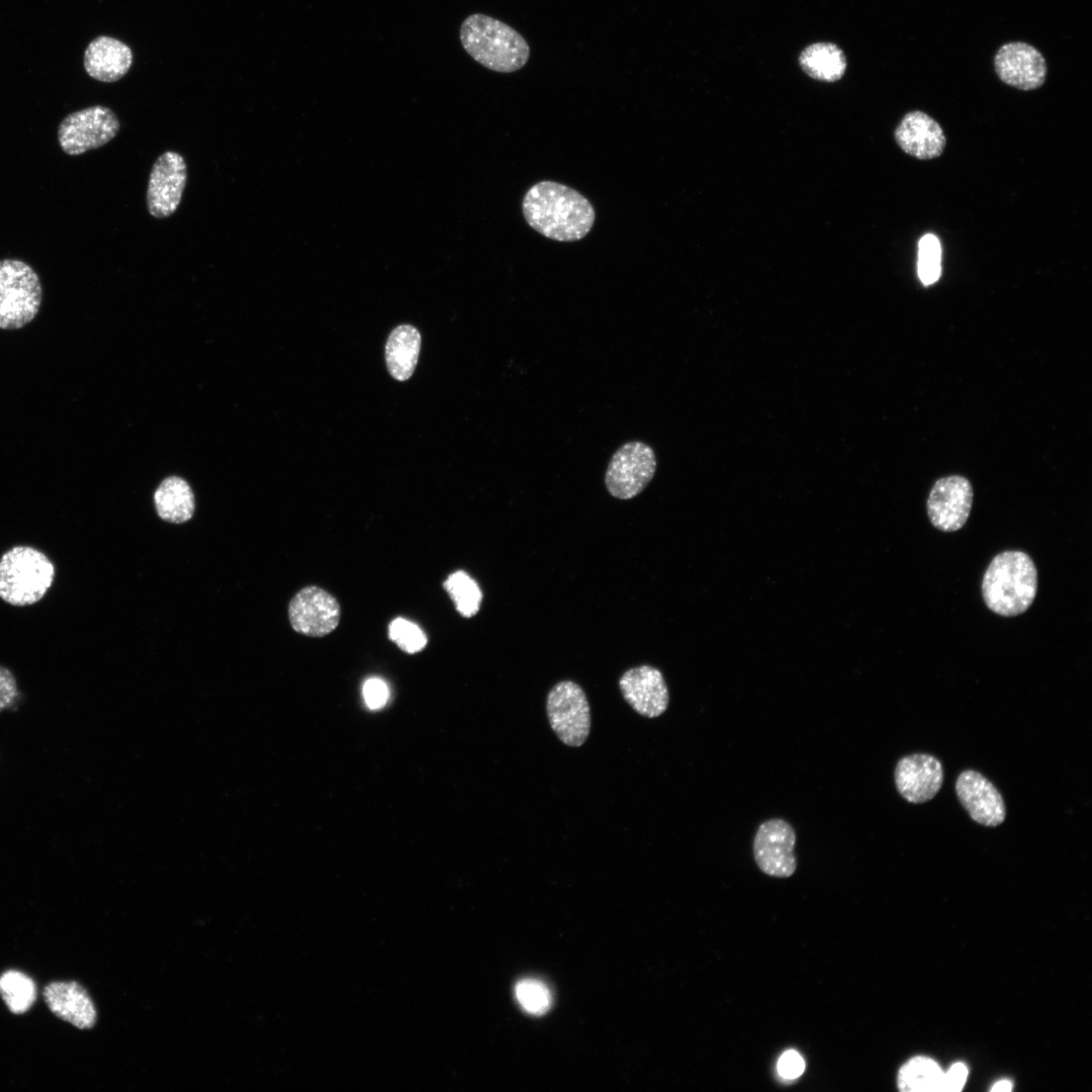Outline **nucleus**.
<instances>
[{
    "mask_svg": "<svg viewBox=\"0 0 1092 1092\" xmlns=\"http://www.w3.org/2000/svg\"><path fill=\"white\" fill-rule=\"evenodd\" d=\"M522 211L534 231L558 242L583 239L596 218L593 205L582 194L548 180L529 188L523 198Z\"/></svg>",
    "mask_w": 1092,
    "mask_h": 1092,
    "instance_id": "nucleus-1",
    "label": "nucleus"
},
{
    "mask_svg": "<svg viewBox=\"0 0 1092 1092\" xmlns=\"http://www.w3.org/2000/svg\"><path fill=\"white\" fill-rule=\"evenodd\" d=\"M982 597L989 610L1014 617L1028 610L1037 590V571L1030 556L1019 550L997 554L982 580Z\"/></svg>",
    "mask_w": 1092,
    "mask_h": 1092,
    "instance_id": "nucleus-2",
    "label": "nucleus"
},
{
    "mask_svg": "<svg viewBox=\"0 0 1092 1092\" xmlns=\"http://www.w3.org/2000/svg\"><path fill=\"white\" fill-rule=\"evenodd\" d=\"M466 53L483 67L498 73L523 68L530 57L526 39L507 23L481 13L467 16L460 27Z\"/></svg>",
    "mask_w": 1092,
    "mask_h": 1092,
    "instance_id": "nucleus-3",
    "label": "nucleus"
},
{
    "mask_svg": "<svg viewBox=\"0 0 1092 1092\" xmlns=\"http://www.w3.org/2000/svg\"><path fill=\"white\" fill-rule=\"evenodd\" d=\"M55 578V566L40 550L14 546L0 558V599L24 607L39 602Z\"/></svg>",
    "mask_w": 1092,
    "mask_h": 1092,
    "instance_id": "nucleus-4",
    "label": "nucleus"
},
{
    "mask_svg": "<svg viewBox=\"0 0 1092 1092\" xmlns=\"http://www.w3.org/2000/svg\"><path fill=\"white\" fill-rule=\"evenodd\" d=\"M42 289L36 272L17 259L0 260V329L17 330L39 310Z\"/></svg>",
    "mask_w": 1092,
    "mask_h": 1092,
    "instance_id": "nucleus-5",
    "label": "nucleus"
},
{
    "mask_svg": "<svg viewBox=\"0 0 1092 1092\" xmlns=\"http://www.w3.org/2000/svg\"><path fill=\"white\" fill-rule=\"evenodd\" d=\"M546 712L560 741L572 747L585 742L590 731V710L579 685L572 680L557 682L548 693Z\"/></svg>",
    "mask_w": 1092,
    "mask_h": 1092,
    "instance_id": "nucleus-6",
    "label": "nucleus"
},
{
    "mask_svg": "<svg viewBox=\"0 0 1092 1092\" xmlns=\"http://www.w3.org/2000/svg\"><path fill=\"white\" fill-rule=\"evenodd\" d=\"M119 129L120 122L113 110L93 105L72 112L61 121L58 142L66 154L78 156L106 145Z\"/></svg>",
    "mask_w": 1092,
    "mask_h": 1092,
    "instance_id": "nucleus-7",
    "label": "nucleus"
},
{
    "mask_svg": "<svg viewBox=\"0 0 1092 1092\" xmlns=\"http://www.w3.org/2000/svg\"><path fill=\"white\" fill-rule=\"evenodd\" d=\"M656 471L653 449L646 443L630 441L612 456L605 474V484L611 495L630 499L642 492Z\"/></svg>",
    "mask_w": 1092,
    "mask_h": 1092,
    "instance_id": "nucleus-8",
    "label": "nucleus"
},
{
    "mask_svg": "<svg viewBox=\"0 0 1092 1092\" xmlns=\"http://www.w3.org/2000/svg\"><path fill=\"white\" fill-rule=\"evenodd\" d=\"M187 182V165L178 152L167 151L155 161L148 181L147 207L156 218L172 215L180 205Z\"/></svg>",
    "mask_w": 1092,
    "mask_h": 1092,
    "instance_id": "nucleus-9",
    "label": "nucleus"
},
{
    "mask_svg": "<svg viewBox=\"0 0 1092 1092\" xmlns=\"http://www.w3.org/2000/svg\"><path fill=\"white\" fill-rule=\"evenodd\" d=\"M796 833L784 819L762 822L754 835L753 855L758 869L776 878H789L797 869Z\"/></svg>",
    "mask_w": 1092,
    "mask_h": 1092,
    "instance_id": "nucleus-10",
    "label": "nucleus"
},
{
    "mask_svg": "<svg viewBox=\"0 0 1092 1092\" xmlns=\"http://www.w3.org/2000/svg\"><path fill=\"white\" fill-rule=\"evenodd\" d=\"M341 608L337 599L326 589L308 585L298 590L288 607L293 630L309 637H324L339 625Z\"/></svg>",
    "mask_w": 1092,
    "mask_h": 1092,
    "instance_id": "nucleus-11",
    "label": "nucleus"
},
{
    "mask_svg": "<svg viewBox=\"0 0 1092 1092\" xmlns=\"http://www.w3.org/2000/svg\"><path fill=\"white\" fill-rule=\"evenodd\" d=\"M973 487L962 475L937 479L928 494L926 509L932 526L942 532L962 529L971 513Z\"/></svg>",
    "mask_w": 1092,
    "mask_h": 1092,
    "instance_id": "nucleus-12",
    "label": "nucleus"
},
{
    "mask_svg": "<svg viewBox=\"0 0 1092 1092\" xmlns=\"http://www.w3.org/2000/svg\"><path fill=\"white\" fill-rule=\"evenodd\" d=\"M994 68L1004 84L1023 91L1042 86L1048 72L1042 54L1024 41L1001 46L994 57Z\"/></svg>",
    "mask_w": 1092,
    "mask_h": 1092,
    "instance_id": "nucleus-13",
    "label": "nucleus"
},
{
    "mask_svg": "<svg viewBox=\"0 0 1092 1092\" xmlns=\"http://www.w3.org/2000/svg\"><path fill=\"white\" fill-rule=\"evenodd\" d=\"M943 767L933 755L914 753L900 758L894 779L898 793L909 803L930 801L943 784Z\"/></svg>",
    "mask_w": 1092,
    "mask_h": 1092,
    "instance_id": "nucleus-14",
    "label": "nucleus"
},
{
    "mask_svg": "<svg viewBox=\"0 0 1092 1092\" xmlns=\"http://www.w3.org/2000/svg\"><path fill=\"white\" fill-rule=\"evenodd\" d=\"M624 700L639 715L656 718L662 715L669 703V694L661 671L650 665H640L626 670L619 679Z\"/></svg>",
    "mask_w": 1092,
    "mask_h": 1092,
    "instance_id": "nucleus-15",
    "label": "nucleus"
},
{
    "mask_svg": "<svg viewBox=\"0 0 1092 1092\" xmlns=\"http://www.w3.org/2000/svg\"><path fill=\"white\" fill-rule=\"evenodd\" d=\"M958 799L977 823L996 827L1004 822L1006 807L997 788L982 774L967 769L956 781Z\"/></svg>",
    "mask_w": 1092,
    "mask_h": 1092,
    "instance_id": "nucleus-16",
    "label": "nucleus"
},
{
    "mask_svg": "<svg viewBox=\"0 0 1092 1092\" xmlns=\"http://www.w3.org/2000/svg\"><path fill=\"white\" fill-rule=\"evenodd\" d=\"M898 146L918 160L938 158L944 151L946 138L941 125L920 110L907 112L895 129Z\"/></svg>",
    "mask_w": 1092,
    "mask_h": 1092,
    "instance_id": "nucleus-17",
    "label": "nucleus"
},
{
    "mask_svg": "<svg viewBox=\"0 0 1092 1092\" xmlns=\"http://www.w3.org/2000/svg\"><path fill=\"white\" fill-rule=\"evenodd\" d=\"M42 994L49 1009L60 1019L81 1029L95 1025V1005L87 991L78 983L53 982L44 987Z\"/></svg>",
    "mask_w": 1092,
    "mask_h": 1092,
    "instance_id": "nucleus-18",
    "label": "nucleus"
},
{
    "mask_svg": "<svg viewBox=\"0 0 1092 1092\" xmlns=\"http://www.w3.org/2000/svg\"><path fill=\"white\" fill-rule=\"evenodd\" d=\"M132 64V52L124 42L107 35L95 37L84 53L87 74L98 81L111 83L121 79Z\"/></svg>",
    "mask_w": 1092,
    "mask_h": 1092,
    "instance_id": "nucleus-19",
    "label": "nucleus"
},
{
    "mask_svg": "<svg viewBox=\"0 0 1092 1092\" xmlns=\"http://www.w3.org/2000/svg\"><path fill=\"white\" fill-rule=\"evenodd\" d=\"M421 349V335L411 325L396 327L385 346V361L389 374L398 381L407 380L414 373Z\"/></svg>",
    "mask_w": 1092,
    "mask_h": 1092,
    "instance_id": "nucleus-20",
    "label": "nucleus"
},
{
    "mask_svg": "<svg viewBox=\"0 0 1092 1092\" xmlns=\"http://www.w3.org/2000/svg\"><path fill=\"white\" fill-rule=\"evenodd\" d=\"M157 515L165 522L183 524L194 514V493L189 483L179 476L166 477L154 492Z\"/></svg>",
    "mask_w": 1092,
    "mask_h": 1092,
    "instance_id": "nucleus-21",
    "label": "nucleus"
},
{
    "mask_svg": "<svg viewBox=\"0 0 1092 1092\" xmlns=\"http://www.w3.org/2000/svg\"><path fill=\"white\" fill-rule=\"evenodd\" d=\"M798 62L806 75L823 82L840 80L847 67L842 49L828 41L807 46L799 55Z\"/></svg>",
    "mask_w": 1092,
    "mask_h": 1092,
    "instance_id": "nucleus-22",
    "label": "nucleus"
},
{
    "mask_svg": "<svg viewBox=\"0 0 1092 1092\" xmlns=\"http://www.w3.org/2000/svg\"><path fill=\"white\" fill-rule=\"evenodd\" d=\"M942 1071L931 1059L916 1057L899 1071L898 1085L903 1091H940Z\"/></svg>",
    "mask_w": 1092,
    "mask_h": 1092,
    "instance_id": "nucleus-23",
    "label": "nucleus"
},
{
    "mask_svg": "<svg viewBox=\"0 0 1092 1092\" xmlns=\"http://www.w3.org/2000/svg\"><path fill=\"white\" fill-rule=\"evenodd\" d=\"M0 995L12 1013L20 1014L34 1003L36 988L28 976L11 970L0 976Z\"/></svg>",
    "mask_w": 1092,
    "mask_h": 1092,
    "instance_id": "nucleus-24",
    "label": "nucleus"
},
{
    "mask_svg": "<svg viewBox=\"0 0 1092 1092\" xmlns=\"http://www.w3.org/2000/svg\"><path fill=\"white\" fill-rule=\"evenodd\" d=\"M444 587L455 603L456 610L466 618L474 616L482 600L477 582L466 572L459 570L448 576Z\"/></svg>",
    "mask_w": 1092,
    "mask_h": 1092,
    "instance_id": "nucleus-25",
    "label": "nucleus"
},
{
    "mask_svg": "<svg viewBox=\"0 0 1092 1092\" xmlns=\"http://www.w3.org/2000/svg\"><path fill=\"white\" fill-rule=\"evenodd\" d=\"M941 247L933 234L924 235L918 243V276L923 285L935 283L941 274Z\"/></svg>",
    "mask_w": 1092,
    "mask_h": 1092,
    "instance_id": "nucleus-26",
    "label": "nucleus"
},
{
    "mask_svg": "<svg viewBox=\"0 0 1092 1092\" xmlns=\"http://www.w3.org/2000/svg\"><path fill=\"white\" fill-rule=\"evenodd\" d=\"M515 994L522 1008L534 1015L545 1013L551 1005L549 989L538 980L520 981L515 988Z\"/></svg>",
    "mask_w": 1092,
    "mask_h": 1092,
    "instance_id": "nucleus-27",
    "label": "nucleus"
},
{
    "mask_svg": "<svg viewBox=\"0 0 1092 1092\" xmlns=\"http://www.w3.org/2000/svg\"><path fill=\"white\" fill-rule=\"evenodd\" d=\"M388 635L406 653H417L427 644V636L422 629L403 618H396L389 624Z\"/></svg>",
    "mask_w": 1092,
    "mask_h": 1092,
    "instance_id": "nucleus-28",
    "label": "nucleus"
},
{
    "mask_svg": "<svg viewBox=\"0 0 1092 1092\" xmlns=\"http://www.w3.org/2000/svg\"><path fill=\"white\" fill-rule=\"evenodd\" d=\"M389 696L386 684L377 677L367 679L363 686V697L367 707L371 710L382 708Z\"/></svg>",
    "mask_w": 1092,
    "mask_h": 1092,
    "instance_id": "nucleus-29",
    "label": "nucleus"
},
{
    "mask_svg": "<svg viewBox=\"0 0 1092 1092\" xmlns=\"http://www.w3.org/2000/svg\"><path fill=\"white\" fill-rule=\"evenodd\" d=\"M19 696L17 681L10 669L0 665V713L11 708Z\"/></svg>",
    "mask_w": 1092,
    "mask_h": 1092,
    "instance_id": "nucleus-30",
    "label": "nucleus"
},
{
    "mask_svg": "<svg viewBox=\"0 0 1092 1092\" xmlns=\"http://www.w3.org/2000/svg\"><path fill=\"white\" fill-rule=\"evenodd\" d=\"M777 1068L783 1078L795 1079L804 1072L805 1063L798 1052L790 1050L780 1057Z\"/></svg>",
    "mask_w": 1092,
    "mask_h": 1092,
    "instance_id": "nucleus-31",
    "label": "nucleus"
},
{
    "mask_svg": "<svg viewBox=\"0 0 1092 1092\" xmlns=\"http://www.w3.org/2000/svg\"><path fill=\"white\" fill-rule=\"evenodd\" d=\"M968 1076V1069L963 1063L953 1064L946 1073H943L940 1091H961Z\"/></svg>",
    "mask_w": 1092,
    "mask_h": 1092,
    "instance_id": "nucleus-32",
    "label": "nucleus"
},
{
    "mask_svg": "<svg viewBox=\"0 0 1092 1092\" xmlns=\"http://www.w3.org/2000/svg\"><path fill=\"white\" fill-rule=\"evenodd\" d=\"M1011 1090H1012V1083L1009 1080H1000V1081L996 1082L991 1088V1091H996V1092H1007V1091H1011Z\"/></svg>",
    "mask_w": 1092,
    "mask_h": 1092,
    "instance_id": "nucleus-33",
    "label": "nucleus"
}]
</instances>
